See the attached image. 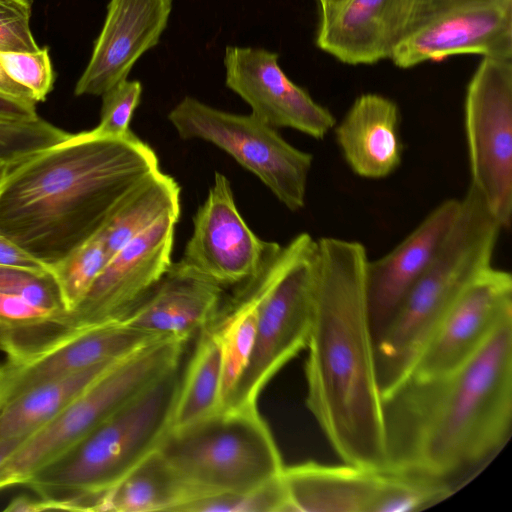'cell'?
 Returning <instances> with one entry per match:
<instances>
[{"instance_id":"cell-4","label":"cell","mask_w":512,"mask_h":512,"mask_svg":"<svg viewBox=\"0 0 512 512\" xmlns=\"http://www.w3.org/2000/svg\"><path fill=\"white\" fill-rule=\"evenodd\" d=\"M172 368L24 483L27 512L99 511L103 496L156 451L171 429L181 382Z\"/></svg>"},{"instance_id":"cell-18","label":"cell","mask_w":512,"mask_h":512,"mask_svg":"<svg viewBox=\"0 0 512 512\" xmlns=\"http://www.w3.org/2000/svg\"><path fill=\"white\" fill-rule=\"evenodd\" d=\"M460 206L458 198L442 201L392 250L378 259H368L366 295L374 342L435 258L458 217Z\"/></svg>"},{"instance_id":"cell-36","label":"cell","mask_w":512,"mask_h":512,"mask_svg":"<svg viewBox=\"0 0 512 512\" xmlns=\"http://www.w3.org/2000/svg\"><path fill=\"white\" fill-rule=\"evenodd\" d=\"M0 93L27 102L37 103L33 94L22 85L15 82L0 64Z\"/></svg>"},{"instance_id":"cell-12","label":"cell","mask_w":512,"mask_h":512,"mask_svg":"<svg viewBox=\"0 0 512 512\" xmlns=\"http://www.w3.org/2000/svg\"><path fill=\"white\" fill-rule=\"evenodd\" d=\"M470 53L512 58V0H411L396 66Z\"/></svg>"},{"instance_id":"cell-26","label":"cell","mask_w":512,"mask_h":512,"mask_svg":"<svg viewBox=\"0 0 512 512\" xmlns=\"http://www.w3.org/2000/svg\"><path fill=\"white\" fill-rule=\"evenodd\" d=\"M108 259L97 233L49 268L57 282L64 311L72 310L84 298Z\"/></svg>"},{"instance_id":"cell-39","label":"cell","mask_w":512,"mask_h":512,"mask_svg":"<svg viewBox=\"0 0 512 512\" xmlns=\"http://www.w3.org/2000/svg\"><path fill=\"white\" fill-rule=\"evenodd\" d=\"M10 167H11L10 165L6 164L5 162L0 161V185L3 181V179L5 178Z\"/></svg>"},{"instance_id":"cell-23","label":"cell","mask_w":512,"mask_h":512,"mask_svg":"<svg viewBox=\"0 0 512 512\" xmlns=\"http://www.w3.org/2000/svg\"><path fill=\"white\" fill-rule=\"evenodd\" d=\"M122 359L104 362L37 386L7 402L0 408V442L27 439Z\"/></svg>"},{"instance_id":"cell-24","label":"cell","mask_w":512,"mask_h":512,"mask_svg":"<svg viewBox=\"0 0 512 512\" xmlns=\"http://www.w3.org/2000/svg\"><path fill=\"white\" fill-rule=\"evenodd\" d=\"M181 188L161 170L134 189L114 210L98 234L109 258L166 216H180Z\"/></svg>"},{"instance_id":"cell-9","label":"cell","mask_w":512,"mask_h":512,"mask_svg":"<svg viewBox=\"0 0 512 512\" xmlns=\"http://www.w3.org/2000/svg\"><path fill=\"white\" fill-rule=\"evenodd\" d=\"M184 140L199 139L224 150L256 175L290 211L305 206L313 155L287 142L252 114L223 111L186 96L168 114Z\"/></svg>"},{"instance_id":"cell-32","label":"cell","mask_w":512,"mask_h":512,"mask_svg":"<svg viewBox=\"0 0 512 512\" xmlns=\"http://www.w3.org/2000/svg\"><path fill=\"white\" fill-rule=\"evenodd\" d=\"M33 0H0V52H36L30 28Z\"/></svg>"},{"instance_id":"cell-33","label":"cell","mask_w":512,"mask_h":512,"mask_svg":"<svg viewBox=\"0 0 512 512\" xmlns=\"http://www.w3.org/2000/svg\"><path fill=\"white\" fill-rule=\"evenodd\" d=\"M59 312L38 306L27 299L0 292V327L12 328L43 322Z\"/></svg>"},{"instance_id":"cell-5","label":"cell","mask_w":512,"mask_h":512,"mask_svg":"<svg viewBox=\"0 0 512 512\" xmlns=\"http://www.w3.org/2000/svg\"><path fill=\"white\" fill-rule=\"evenodd\" d=\"M458 217L435 258L375 338L382 398L412 369L449 307L492 258L503 230L479 193L469 186Z\"/></svg>"},{"instance_id":"cell-2","label":"cell","mask_w":512,"mask_h":512,"mask_svg":"<svg viewBox=\"0 0 512 512\" xmlns=\"http://www.w3.org/2000/svg\"><path fill=\"white\" fill-rule=\"evenodd\" d=\"M368 259L358 241L317 239L306 405L343 463L387 469L383 398L366 295Z\"/></svg>"},{"instance_id":"cell-11","label":"cell","mask_w":512,"mask_h":512,"mask_svg":"<svg viewBox=\"0 0 512 512\" xmlns=\"http://www.w3.org/2000/svg\"><path fill=\"white\" fill-rule=\"evenodd\" d=\"M470 186L508 229L512 217V58L483 57L466 90Z\"/></svg>"},{"instance_id":"cell-10","label":"cell","mask_w":512,"mask_h":512,"mask_svg":"<svg viewBox=\"0 0 512 512\" xmlns=\"http://www.w3.org/2000/svg\"><path fill=\"white\" fill-rule=\"evenodd\" d=\"M281 476L292 512H419L454 494L427 478L347 463L308 461Z\"/></svg>"},{"instance_id":"cell-16","label":"cell","mask_w":512,"mask_h":512,"mask_svg":"<svg viewBox=\"0 0 512 512\" xmlns=\"http://www.w3.org/2000/svg\"><path fill=\"white\" fill-rule=\"evenodd\" d=\"M164 338L116 321L74 332L34 355L6 358L0 362V408L32 388L125 358Z\"/></svg>"},{"instance_id":"cell-38","label":"cell","mask_w":512,"mask_h":512,"mask_svg":"<svg viewBox=\"0 0 512 512\" xmlns=\"http://www.w3.org/2000/svg\"><path fill=\"white\" fill-rule=\"evenodd\" d=\"M24 438L5 440L0 442V468L12 456V454L25 441Z\"/></svg>"},{"instance_id":"cell-14","label":"cell","mask_w":512,"mask_h":512,"mask_svg":"<svg viewBox=\"0 0 512 512\" xmlns=\"http://www.w3.org/2000/svg\"><path fill=\"white\" fill-rule=\"evenodd\" d=\"M511 319L512 276L491 265L478 274L449 307L419 355L410 377L427 379L457 369Z\"/></svg>"},{"instance_id":"cell-31","label":"cell","mask_w":512,"mask_h":512,"mask_svg":"<svg viewBox=\"0 0 512 512\" xmlns=\"http://www.w3.org/2000/svg\"><path fill=\"white\" fill-rule=\"evenodd\" d=\"M0 64L15 82L27 88L36 102L53 88L54 72L47 47L36 52H0Z\"/></svg>"},{"instance_id":"cell-30","label":"cell","mask_w":512,"mask_h":512,"mask_svg":"<svg viewBox=\"0 0 512 512\" xmlns=\"http://www.w3.org/2000/svg\"><path fill=\"white\" fill-rule=\"evenodd\" d=\"M141 94V82L127 79L103 93L100 121L91 132L102 137H122L131 132L129 125Z\"/></svg>"},{"instance_id":"cell-21","label":"cell","mask_w":512,"mask_h":512,"mask_svg":"<svg viewBox=\"0 0 512 512\" xmlns=\"http://www.w3.org/2000/svg\"><path fill=\"white\" fill-rule=\"evenodd\" d=\"M333 129L345 162L357 176L384 179L400 167V112L390 98L376 93L358 96Z\"/></svg>"},{"instance_id":"cell-6","label":"cell","mask_w":512,"mask_h":512,"mask_svg":"<svg viewBox=\"0 0 512 512\" xmlns=\"http://www.w3.org/2000/svg\"><path fill=\"white\" fill-rule=\"evenodd\" d=\"M157 450L205 497L256 488L279 477L285 467L257 406L221 408L170 429Z\"/></svg>"},{"instance_id":"cell-19","label":"cell","mask_w":512,"mask_h":512,"mask_svg":"<svg viewBox=\"0 0 512 512\" xmlns=\"http://www.w3.org/2000/svg\"><path fill=\"white\" fill-rule=\"evenodd\" d=\"M226 296L225 288L172 262L148 295L119 321L161 337L188 340L215 320Z\"/></svg>"},{"instance_id":"cell-1","label":"cell","mask_w":512,"mask_h":512,"mask_svg":"<svg viewBox=\"0 0 512 512\" xmlns=\"http://www.w3.org/2000/svg\"><path fill=\"white\" fill-rule=\"evenodd\" d=\"M387 470L453 493L484 470L512 431V319L457 369L408 378L383 398Z\"/></svg>"},{"instance_id":"cell-35","label":"cell","mask_w":512,"mask_h":512,"mask_svg":"<svg viewBox=\"0 0 512 512\" xmlns=\"http://www.w3.org/2000/svg\"><path fill=\"white\" fill-rule=\"evenodd\" d=\"M38 116L36 103L19 100L0 93V117L27 119Z\"/></svg>"},{"instance_id":"cell-25","label":"cell","mask_w":512,"mask_h":512,"mask_svg":"<svg viewBox=\"0 0 512 512\" xmlns=\"http://www.w3.org/2000/svg\"><path fill=\"white\" fill-rule=\"evenodd\" d=\"M222 349L212 325L201 330V337L181 377L171 429L201 420L221 406Z\"/></svg>"},{"instance_id":"cell-7","label":"cell","mask_w":512,"mask_h":512,"mask_svg":"<svg viewBox=\"0 0 512 512\" xmlns=\"http://www.w3.org/2000/svg\"><path fill=\"white\" fill-rule=\"evenodd\" d=\"M187 340L164 338L125 357L29 436L0 468V491L24 485L57 457L160 376L180 365Z\"/></svg>"},{"instance_id":"cell-29","label":"cell","mask_w":512,"mask_h":512,"mask_svg":"<svg viewBox=\"0 0 512 512\" xmlns=\"http://www.w3.org/2000/svg\"><path fill=\"white\" fill-rule=\"evenodd\" d=\"M0 292L21 296L54 312L64 311L57 282L49 268L0 265Z\"/></svg>"},{"instance_id":"cell-37","label":"cell","mask_w":512,"mask_h":512,"mask_svg":"<svg viewBox=\"0 0 512 512\" xmlns=\"http://www.w3.org/2000/svg\"><path fill=\"white\" fill-rule=\"evenodd\" d=\"M349 0H319L321 6L320 25L331 21Z\"/></svg>"},{"instance_id":"cell-17","label":"cell","mask_w":512,"mask_h":512,"mask_svg":"<svg viewBox=\"0 0 512 512\" xmlns=\"http://www.w3.org/2000/svg\"><path fill=\"white\" fill-rule=\"evenodd\" d=\"M173 0H110L91 58L76 83V96H101L127 76L136 61L155 47Z\"/></svg>"},{"instance_id":"cell-34","label":"cell","mask_w":512,"mask_h":512,"mask_svg":"<svg viewBox=\"0 0 512 512\" xmlns=\"http://www.w3.org/2000/svg\"><path fill=\"white\" fill-rule=\"evenodd\" d=\"M0 265L46 269L42 262L0 232Z\"/></svg>"},{"instance_id":"cell-13","label":"cell","mask_w":512,"mask_h":512,"mask_svg":"<svg viewBox=\"0 0 512 512\" xmlns=\"http://www.w3.org/2000/svg\"><path fill=\"white\" fill-rule=\"evenodd\" d=\"M276 242L259 238L242 218L230 181L215 172L213 185L193 217V232L174 264L223 288L255 276Z\"/></svg>"},{"instance_id":"cell-20","label":"cell","mask_w":512,"mask_h":512,"mask_svg":"<svg viewBox=\"0 0 512 512\" xmlns=\"http://www.w3.org/2000/svg\"><path fill=\"white\" fill-rule=\"evenodd\" d=\"M411 0H349L327 24L316 44L347 64H372L391 58L401 41Z\"/></svg>"},{"instance_id":"cell-15","label":"cell","mask_w":512,"mask_h":512,"mask_svg":"<svg viewBox=\"0 0 512 512\" xmlns=\"http://www.w3.org/2000/svg\"><path fill=\"white\" fill-rule=\"evenodd\" d=\"M225 84L273 128H290L322 140L334 128L333 114L281 69L278 54L263 48L227 46Z\"/></svg>"},{"instance_id":"cell-22","label":"cell","mask_w":512,"mask_h":512,"mask_svg":"<svg viewBox=\"0 0 512 512\" xmlns=\"http://www.w3.org/2000/svg\"><path fill=\"white\" fill-rule=\"evenodd\" d=\"M205 496L187 484L158 450L129 471L103 496L99 511H175Z\"/></svg>"},{"instance_id":"cell-27","label":"cell","mask_w":512,"mask_h":512,"mask_svg":"<svg viewBox=\"0 0 512 512\" xmlns=\"http://www.w3.org/2000/svg\"><path fill=\"white\" fill-rule=\"evenodd\" d=\"M71 135L39 115L27 119L0 117V161L13 166Z\"/></svg>"},{"instance_id":"cell-8","label":"cell","mask_w":512,"mask_h":512,"mask_svg":"<svg viewBox=\"0 0 512 512\" xmlns=\"http://www.w3.org/2000/svg\"><path fill=\"white\" fill-rule=\"evenodd\" d=\"M316 269L317 239L302 232L284 245L282 263L259 303L248 363L222 408L257 406L266 384L306 348Z\"/></svg>"},{"instance_id":"cell-28","label":"cell","mask_w":512,"mask_h":512,"mask_svg":"<svg viewBox=\"0 0 512 512\" xmlns=\"http://www.w3.org/2000/svg\"><path fill=\"white\" fill-rule=\"evenodd\" d=\"M281 475L247 491L217 494L195 500L183 506L180 511L292 512Z\"/></svg>"},{"instance_id":"cell-3","label":"cell","mask_w":512,"mask_h":512,"mask_svg":"<svg viewBox=\"0 0 512 512\" xmlns=\"http://www.w3.org/2000/svg\"><path fill=\"white\" fill-rule=\"evenodd\" d=\"M159 170L155 151L132 131L72 134L9 168L0 185V232L50 268Z\"/></svg>"}]
</instances>
